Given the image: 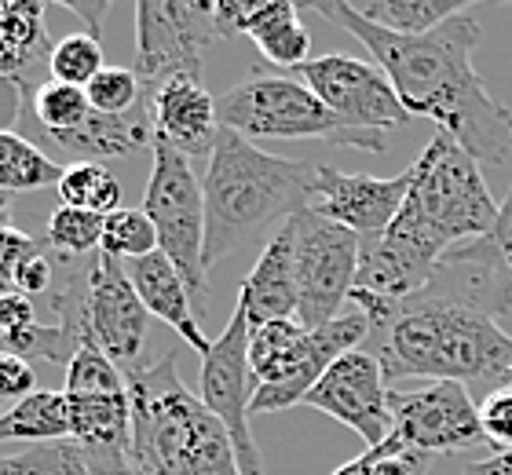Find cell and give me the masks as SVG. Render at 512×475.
I'll return each instance as SVG.
<instances>
[{
    "label": "cell",
    "mask_w": 512,
    "mask_h": 475,
    "mask_svg": "<svg viewBox=\"0 0 512 475\" xmlns=\"http://www.w3.org/2000/svg\"><path fill=\"white\" fill-rule=\"evenodd\" d=\"M297 8L352 33L392 81L410 117L436 121L439 132H447L476 161L502 165L512 158V110L487 92L472 66V52L480 44V22L472 11H461L421 37H399L370 26L348 0H311Z\"/></svg>",
    "instance_id": "obj_1"
},
{
    "label": "cell",
    "mask_w": 512,
    "mask_h": 475,
    "mask_svg": "<svg viewBox=\"0 0 512 475\" xmlns=\"http://www.w3.org/2000/svg\"><path fill=\"white\" fill-rule=\"evenodd\" d=\"M352 304L370 322V348L384 380L428 377L512 388V333L476 307L421 289L406 300H381L352 289Z\"/></svg>",
    "instance_id": "obj_2"
},
{
    "label": "cell",
    "mask_w": 512,
    "mask_h": 475,
    "mask_svg": "<svg viewBox=\"0 0 512 475\" xmlns=\"http://www.w3.org/2000/svg\"><path fill=\"white\" fill-rule=\"evenodd\" d=\"M319 165L278 158L253 139L220 128L205 169V271L249 245L271 223H289L311 205Z\"/></svg>",
    "instance_id": "obj_3"
},
{
    "label": "cell",
    "mask_w": 512,
    "mask_h": 475,
    "mask_svg": "<svg viewBox=\"0 0 512 475\" xmlns=\"http://www.w3.org/2000/svg\"><path fill=\"white\" fill-rule=\"evenodd\" d=\"M132 406L128 457L150 475H242L224 421L183 388L180 355L125 373Z\"/></svg>",
    "instance_id": "obj_4"
},
{
    "label": "cell",
    "mask_w": 512,
    "mask_h": 475,
    "mask_svg": "<svg viewBox=\"0 0 512 475\" xmlns=\"http://www.w3.org/2000/svg\"><path fill=\"white\" fill-rule=\"evenodd\" d=\"M48 304L77 344L92 340L121 373L147 366V307L121 260L99 249L85 267H66L63 282L48 293Z\"/></svg>",
    "instance_id": "obj_5"
},
{
    "label": "cell",
    "mask_w": 512,
    "mask_h": 475,
    "mask_svg": "<svg viewBox=\"0 0 512 475\" xmlns=\"http://www.w3.org/2000/svg\"><path fill=\"white\" fill-rule=\"evenodd\" d=\"M220 128L246 139H322L333 147L384 154V136L355 132L297 77L249 74L216 99Z\"/></svg>",
    "instance_id": "obj_6"
},
{
    "label": "cell",
    "mask_w": 512,
    "mask_h": 475,
    "mask_svg": "<svg viewBox=\"0 0 512 475\" xmlns=\"http://www.w3.org/2000/svg\"><path fill=\"white\" fill-rule=\"evenodd\" d=\"M143 212L158 231V253L172 260L205 315L209 271H205V190L194 176L191 158L169 143L150 139V180L143 190Z\"/></svg>",
    "instance_id": "obj_7"
},
{
    "label": "cell",
    "mask_w": 512,
    "mask_h": 475,
    "mask_svg": "<svg viewBox=\"0 0 512 475\" xmlns=\"http://www.w3.org/2000/svg\"><path fill=\"white\" fill-rule=\"evenodd\" d=\"M293 278H297V322L319 329L341 318L344 300H352L359 278L363 238L341 223L322 220L319 212L293 216Z\"/></svg>",
    "instance_id": "obj_8"
},
{
    "label": "cell",
    "mask_w": 512,
    "mask_h": 475,
    "mask_svg": "<svg viewBox=\"0 0 512 475\" xmlns=\"http://www.w3.org/2000/svg\"><path fill=\"white\" fill-rule=\"evenodd\" d=\"M216 4L191 0H139L136 4V70L143 92L172 77L202 81V55L220 41Z\"/></svg>",
    "instance_id": "obj_9"
},
{
    "label": "cell",
    "mask_w": 512,
    "mask_h": 475,
    "mask_svg": "<svg viewBox=\"0 0 512 475\" xmlns=\"http://www.w3.org/2000/svg\"><path fill=\"white\" fill-rule=\"evenodd\" d=\"M395 439L414 454H461L483 446L480 406L472 402L469 388L458 380H432L425 388L388 391Z\"/></svg>",
    "instance_id": "obj_10"
},
{
    "label": "cell",
    "mask_w": 512,
    "mask_h": 475,
    "mask_svg": "<svg viewBox=\"0 0 512 475\" xmlns=\"http://www.w3.org/2000/svg\"><path fill=\"white\" fill-rule=\"evenodd\" d=\"M289 77L304 81L355 132L384 136L388 128H399L410 121L406 106L395 95L392 81L374 63L333 52V55H315L308 63L293 66Z\"/></svg>",
    "instance_id": "obj_11"
},
{
    "label": "cell",
    "mask_w": 512,
    "mask_h": 475,
    "mask_svg": "<svg viewBox=\"0 0 512 475\" xmlns=\"http://www.w3.org/2000/svg\"><path fill=\"white\" fill-rule=\"evenodd\" d=\"M253 373H249V315L235 304L224 333L213 340V348L202 355V402L224 421L235 461L242 475H264V457L256 450L253 428H249V399H253Z\"/></svg>",
    "instance_id": "obj_12"
},
{
    "label": "cell",
    "mask_w": 512,
    "mask_h": 475,
    "mask_svg": "<svg viewBox=\"0 0 512 475\" xmlns=\"http://www.w3.org/2000/svg\"><path fill=\"white\" fill-rule=\"evenodd\" d=\"M388 380H384L381 362L374 351H348L344 359H337L330 370L322 373V380L308 391V399L300 406L326 413L333 421H341L344 428H352L366 443V450H377L392 439L395 424L392 410H388Z\"/></svg>",
    "instance_id": "obj_13"
},
{
    "label": "cell",
    "mask_w": 512,
    "mask_h": 475,
    "mask_svg": "<svg viewBox=\"0 0 512 475\" xmlns=\"http://www.w3.org/2000/svg\"><path fill=\"white\" fill-rule=\"evenodd\" d=\"M410 187H414V165L399 176H366V172H341L333 165H319L308 209L319 212L322 220L341 223L359 238H374L392 227Z\"/></svg>",
    "instance_id": "obj_14"
},
{
    "label": "cell",
    "mask_w": 512,
    "mask_h": 475,
    "mask_svg": "<svg viewBox=\"0 0 512 475\" xmlns=\"http://www.w3.org/2000/svg\"><path fill=\"white\" fill-rule=\"evenodd\" d=\"M366 337H370V322H366L363 311L333 318L319 329H308L289 373L275 384H260L249 399V413H278L289 410V406H300L308 399V391L322 380V373L330 370L337 359H344L348 351H359Z\"/></svg>",
    "instance_id": "obj_15"
},
{
    "label": "cell",
    "mask_w": 512,
    "mask_h": 475,
    "mask_svg": "<svg viewBox=\"0 0 512 475\" xmlns=\"http://www.w3.org/2000/svg\"><path fill=\"white\" fill-rule=\"evenodd\" d=\"M150 110V132L158 143H169L183 158H205L213 154V143L220 136V114L216 99L205 92L194 77H172L154 92H143Z\"/></svg>",
    "instance_id": "obj_16"
},
{
    "label": "cell",
    "mask_w": 512,
    "mask_h": 475,
    "mask_svg": "<svg viewBox=\"0 0 512 475\" xmlns=\"http://www.w3.org/2000/svg\"><path fill=\"white\" fill-rule=\"evenodd\" d=\"M147 139H154L150 132V110L147 99L125 117H103L92 110L85 125L74 132H55V136H30V143L37 150H44L48 158L59 165H99L118 154H132V150L147 147Z\"/></svg>",
    "instance_id": "obj_17"
},
{
    "label": "cell",
    "mask_w": 512,
    "mask_h": 475,
    "mask_svg": "<svg viewBox=\"0 0 512 475\" xmlns=\"http://www.w3.org/2000/svg\"><path fill=\"white\" fill-rule=\"evenodd\" d=\"M128 278L136 285V296L143 300L147 315L161 318L169 329H176V337L187 344L191 351L205 355L213 348V340H205L202 333V315L194 307V296L187 289V282L180 278V271L172 267V260L165 253H150L143 260H132Z\"/></svg>",
    "instance_id": "obj_18"
},
{
    "label": "cell",
    "mask_w": 512,
    "mask_h": 475,
    "mask_svg": "<svg viewBox=\"0 0 512 475\" xmlns=\"http://www.w3.org/2000/svg\"><path fill=\"white\" fill-rule=\"evenodd\" d=\"M238 304L246 307L249 326L297 318V278H293V223H282L278 234L264 245L256 267L242 282Z\"/></svg>",
    "instance_id": "obj_19"
},
{
    "label": "cell",
    "mask_w": 512,
    "mask_h": 475,
    "mask_svg": "<svg viewBox=\"0 0 512 475\" xmlns=\"http://www.w3.org/2000/svg\"><path fill=\"white\" fill-rule=\"evenodd\" d=\"M238 33L253 37L267 63L275 66H300L308 63L311 52V33L300 22L297 4L286 0H271V4H256V0H242V26Z\"/></svg>",
    "instance_id": "obj_20"
},
{
    "label": "cell",
    "mask_w": 512,
    "mask_h": 475,
    "mask_svg": "<svg viewBox=\"0 0 512 475\" xmlns=\"http://www.w3.org/2000/svg\"><path fill=\"white\" fill-rule=\"evenodd\" d=\"M70 402V443L77 450H128L132 406L121 395H66Z\"/></svg>",
    "instance_id": "obj_21"
},
{
    "label": "cell",
    "mask_w": 512,
    "mask_h": 475,
    "mask_svg": "<svg viewBox=\"0 0 512 475\" xmlns=\"http://www.w3.org/2000/svg\"><path fill=\"white\" fill-rule=\"evenodd\" d=\"M0 443L59 446L70 443V402L66 391H33L0 413Z\"/></svg>",
    "instance_id": "obj_22"
},
{
    "label": "cell",
    "mask_w": 512,
    "mask_h": 475,
    "mask_svg": "<svg viewBox=\"0 0 512 475\" xmlns=\"http://www.w3.org/2000/svg\"><path fill=\"white\" fill-rule=\"evenodd\" d=\"M352 8L370 26H381L399 37H421L461 11H469V4L465 0H355Z\"/></svg>",
    "instance_id": "obj_23"
},
{
    "label": "cell",
    "mask_w": 512,
    "mask_h": 475,
    "mask_svg": "<svg viewBox=\"0 0 512 475\" xmlns=\"http://www.w3.org/2000/svg\"><path fill=\"white\" fill-rule=\"evenodd\" d=\"M308 329L300 326L297 318H278V322H260L249 326V373L253 384H275L289 373L297 348Z\"/></svg>",
    "instance_id": "obj_24"
},
{
    "label": "cell",
    "mask_w": 512,
    "mask_h": 475,
    "mask_svg": "<svg viewBox=\"0 0 512 475\" xmlns=\"http://www.w3.org/2000/svg\"><path fill=\"white\" fill-rule=\"evenodd\" d=\"M63 165H55L44 150H37L22 132H0V190H44L63 183Z\"/></svg>",
    "instance_id": "obj_25"
},
{
    "label": "cell",
    "mask_w": 512,
    "mask_h": 475,
    "mask_svg": "<svg viewBox=\"0 0 512 475\" xmlns=\"http://www.w3.org/2000/svg\"><path fill=\"white\" fill-rule=\"evenodd\" d=\"M44 245L59 253V260H92L103 249V216L74 205H59L48 216Z\"/></svg>",
    "instance_id": "obj_26"
},
{
    "label": "cell",
    "mask_w": 512,
    "mask_h": 475,
    "mask_svg": "<svg viewBox=\"0 0 512 475\" xmlns=\"http://www.w3.org/2000/svg\"><path fill=\"white\" fill-rule=\"evenodd\" d=\"M59 198L63 205L74 209H88L107 220L110 212L125 209L121 205V183L118 176L103 165H66L63 183H59Z\"/></svg>",
    "instance_id": "obj_27"
},
{
    "label": "cell",
    "mask_w": 512,
    "mask_h": 475,
    "mask_svg": "<svg viewBox=\"0 0 512 475\" xmlns=\"http://www.w3.org/2000/svg\"><path fill=\"white\" fill-rule=\"evenodd\" d=\"M103 253L114 260H143L158 253V231L143 209H118L103 220Z\"/></svg>",
    "instance_id": "obj_28"
},
{
    "label": "cell",
    "mask_w": 512,
    "mask_h": 475,
    "mask_svg": "<svg viewBox=\"0 0 512 475\" xmlns=\"http://www.w3.org/2000/svg\"><path fill=\"white\" fill-rule=\"evenodd\" d=\"M66 395H121L125 388V373L92 344L81 340L74 359L66 366Z\"/></svg>",
    "instance_id": "obj_29"
},
{
    "label": "cell",
    "mask_w": 512,
    "mask_h": 475,
    "mask_svg": "<svg viewBox=\"0 0 512 475\" xmlns=\"http://www.w3.org/2000/svg\"><path fill=\"white\" fill-rule=\"evenodd\" d=\"M103 66H107L103 63V48L88 33L63 37L59 44H52V55H48V77L59 81V85L88 88Z\"/></svg>",
    "instance_id": "obj_30"
},
{
    "label": "cell",
    "mask_w": 512,
    "mask_h": 475,
    "mask_svg": "<svg viewBox=\"0 0 512 475\" xmlns=\"http://www.w3.org/2000/svg\"><path fill=\"white\" fill-rule=\"evenodd\" d=\"M85 92L88 106L103 117H125L143 103V81L128 66H103Z\"/></svg>",
    "instance_id": "obj_31"
},
{
    "label": "cell",
    "mask_w": 512,
    "mask_h": 475,
    "mask_svg": "<svg viewBox=\"0 0 512 475\" xmlns=\"http://www.w3.org/2000/svg\"><path fill=\"white\" fill-rule=\"evenodd\" d=\"M11 289L22 296L52 293L55 289V253L44 245V238H37V245L19 260L15 275H11Z\"/></svg>",
    "instance_id": "obj_32"
},
{
    "label": "cell",
    "mask_w": 512,
    "mask_h": 475,
    "mask_svg": "<svg viewBox=\"0 0 512 475\" xmlns=\"http://www.w3.org/2000/svg\"><path fill=\"white\" fill-rule=\"evenodd\" d=\"M480 424L483 439L494 454L512 450V388H494L480 402Z\"/></svg>",
    "instance_id": "obj_33"
},
{
    "label": "cell",
    "mask_w": 512,
    "mask_h": 475,
    "mask_svg": "<svg viewBox=\"0 0 512 475\" xmlns=\"http://www.w3.org/2000/svg\"><path fill=\"white\" fill-rule=\"evenodd\" d=\"M59 446H30L22 454H4L0 475H55L59 472Z\"/></svg>",
    "instance_id": "obj_34"
},
{
    "label": "cell",
    "mask_w": 512,
    "mask_h": 475,
    "mask_svg": "<svg viewBox=\"0 0 512 475\" xmlns=\"http://www.w3.org/2000/svg\"><path fill=\"white\" fill-rule=\"evenodd\" d=\"M480 242H483V249L491 253L494 264L512 278V190L505 194L502 205H498V220H494L491 234H483Z\"/></svg>",
    "instance_id": "obj_35"
},
{
    "label": "cell",
    "mask_w": 512,
    "mask_h": 475,
    "mask_svg": "<svg viewBox=\"0 0 512 475\" xmlns=\"http://www.w3.org/2000/svg\"><path fill=\"white\" fill-rule=\"evenodd\" d=\"M33 384H37V377H33V366L26 359H19V355H11V351H0V402L4 399H30Z\"/></svg>",
    "instance_id": "obj_36"
},
{
    "label": "cell",
    "mask_w": 512,
    "mask_h": 475,
    "mask_svg": "<svg viewBox=\"0 0 512 475\" xmlns=\"http://www.w3.org/2000/svg\"><path fill=\"white\" fill-rule=\"evenodd\" d=\"M33 245H37V238L15 231V227H4V231H0V289H4V285H11L15 267H19V260L30 253Z\"/></svg>",
    "instance_id": "obj_37"
},
{
    "label": "cell",
    "mask_w": 512,
    "mask_h": 475,
    "mask_svg": "<svg viewBox=\"0 0 512 475\" xmlns=\"http://www.w3.org/2000/svg\"><path fill=\"white\" fill-rule=\"evenodd\" d=\"M92 475H150L128 457V450H81Z\"/></svg>",
    "instance_id": "obj_38"
},
{
    "label": "cell",
    "mask_w": 512,
    "mask_h": 475,
    "mask_svg": "<svg viewBox=\"0 0 512 475\" xmlns=\"http://www.w3.org/2000/svg\"><path fill=\"white\" fill-rule=\"evenodd\" d=\"M384 450H388V443L377 446V450H363V454L352 457L348 465H341L333 475H377V465H381Z\"/></svg>",
    "instance_id": "obj_39"
},
{
    "label": "cell",
    "mask_w": 512,
    "mask_h": 475,
    "mask_svg": "<svg viewBox=\"0 0 512 475\" xmlns=\"http://www.w3.org/2000/svg\"><path fill=\"white\" fill-rule=\"evenodd\" d=\"M461 475H512V450L483 457V461H472Z\"/></svg>",
    "instance_id": "obj_40"
},
{
    "label": "cell",
    "mask_w": 512,
    "mask_h": 475,
    "mask_svg": "<svg viewBox=\"0 0 512 475\" xmlns=\"http://www.w3.org/2000/svg\"><path fill=\"white\" fill-rule=\"evenodd\" d=\"M63 8L74 11V15H81V19L88 22V37H96V41H99V30H103V15L110 11V4H74V0H66Z\"/></svg>",
    "instance_id": "obj_41"
},
{
    "label": "cell",
    "mask_w": 512,
    "mask_h": 475,
    "mask_svg": "<svg viewBox=\"0 0 512 475\" xmlns=\"http://www.w3.org/2000/svg\"><path fill=\"white\" fill-rule=\"evenodd\" d=\"M55 475H92L85 465V457H81V450H77L74 443L59 446V472Z\"/></svg>",
    "instance_id": "obj_42"
},
{
    "label": "cell",
    "mask_w": 512,
    "mask_h": 475,
    "mask_svg": "<svg viewBox=\"0 0 512 475\" xmlns=\"http://www.w3.org/2000/svg\"><path fill=\"white\" fill-rule=\"evenodd\" d=\"M11 194H4V190H0V231H4V227H11Z\"/></svg>",
    "instance_id": "obj_43"
}]
</instances>
